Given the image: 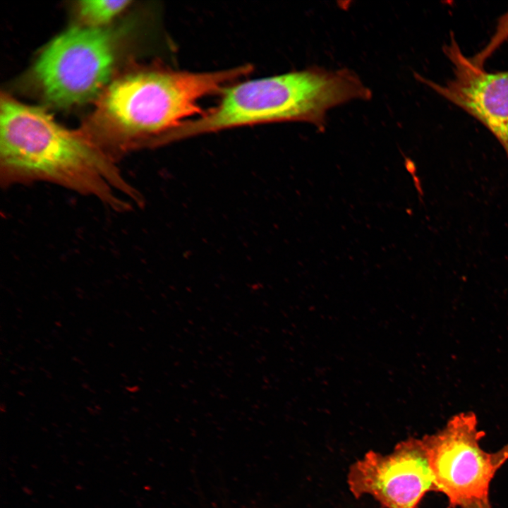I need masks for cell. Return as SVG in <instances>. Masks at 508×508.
<instances>
[{
	"label": "cell",
	"instance_id": "cell-7",
	"mask_svg": "<svg viewBox=\"0 0 508 508\" xmlns=\"http://www.w3.org/2000/svg\"><path fill=\"white\" fill-rule=\"evenodd\" d=\"M453 77L438 84L416 78L481 122L496 138L508 158V71L489 73L461 50L453 34L444 46Z\"/></svg>",
	"mask_w": 508,
	"mask_h": 508
},
{
	"label": "cell",
	"instance_id": "cell-2",
	"mask_svg": "<svg viewBox=\"0 0 508 508\" xmlns=\"http://www.w3.org/2000/svg\"><path fill=\"white\" fill-rule=\"evenodd\" d=\"M252 70L248 64L207 72L134 68L107 85L80 130L117 162L133 150L158 145L167 133L202 113L203 98L220 95Z\"/></svg>",
	"mask_w": 508,
	"mask_h": 508
},
{
	"label": "cell",
	"instance_id": "cell-11",
	"mask_svg": "<svg viewBox=\"0 0 508 508\" xmlns=\"http://www.w3.org/2000/svg\"><path fill=\"white\" fill-rule=\"evenodd\" d=\"M463 508H491L489 502H476L469 504Z\"/></svg>",
	"mask_w": 508,
	"mask_h": 508
},
{
	"label": "cell",
	"instance_id": "cell-3",
	"mask_svg": "<svg viewBox=\"0 0 508 508\" xmlns=\"http://www.w3.org/2000/svg\"><path fill=\"white\" fill-rule=\"evenodd\" d=\"M371 95L359 77L346 68L313 67L232 83L222 91L214 107L167 133L162 143L274 122H307L322 131L330 109Z\"/></svg>",
	"mask_w": 508,
	"mask_h": 508
},
{
	"label": "cell",
	"instance_id": "cell-10",
	"mask_svg": "<svg viewBox=\"0 0 508 508\" xmlns=\"http://www.w3.org/2000/svg\"><path fill=\"white\" fill-rule=\"evenodd\" d=\"M495 454V460L500 468L508 459V444Z\"/></svg>",
	"mask_w": 508,
	"mask_h": 508
},
{
	"label": "cell",
	"instance_id": "cell-9",
	"mask_svg": "<svg viewBox=\"0 0 508 508\" xmlns=\"http://www.w3.org/2000/svg\"><path fill=\"white\" fill-rule=\"evenodd\" d=\"M508 37V12L504 15L499 21L496 32L491 38L487 46L476 54L474 56L471 57L472 61L479 66L483 67L484 62L492 54L493 52Z\"/></svg>",
	"mask_w": 508,
	"mask_h": 508
},
{
	"label": "cell",
	"instance_id": "cell-5",
	"mask_svg": "<svg viewBox=\"0 0 508 508\" xmlns=\"http://www.w3.org/2000/svg\"><path fill=\"white\" fill-rule=\"evenodd\" d=\"M484 435L478 430L475 413L467 412L453 416L442 430L421 439L434 490L447 497L450 507L488 501L490 483L498 467L495 453L480 446Z\"/></svg>",
	"mask_w": 508,
	"mask_h": 508
},
{
	"label": "cell",
	"instance_id": "cell-6",
	"mask_svg": "<svg viewBox=\"0 0 508 508\" xmlns=\"http://www.w3.org/2000/svg\"><path fill=\"white\" fill-rule=\"evenodd\" d=\"M348 483L356 497L373 495L386 508H416L434 480L422 440L399 443L389 454L373 451L350 468Z\"/></svg>",
	"mask_w": 508,
	"mask_h": 508
},
{
	"label": "cell",
	"instance_id": "cell-8",
	"mask_svg": "<svg viewBox=\"0 0 508 508\" xmlns=\"http://www.w3.org/2000/svg\"><path fill=\"white\" fill-rule=\"evenodd\" d=\"M131 1L85 0L78 4L79 17L85 26L106 27L114 17L124 10Z\"/></svg>",
	"mask_w": 508,
	"mask_h": 508
},
{
	"label": "cell",
	"instance_id": "cell-4",
	"mask_svg": "<svg viewBox=\"0 0 508 508\" xmlns=\"http://www.w3.org/2000/svg\"><path fill=\"white\" fill-rule=\"evenodd\" d=\"M120 32L74 27L54 39L35 61L32 75L44 98L69 107L98 97L119 56Z\"/></svg>",
	"mask_w": 508,
	"mask_h": 508
},
{
	"label": "cell",
	"instance_id": "cell-1",
	"mask_svg": "<svg viewBox=\"0 0 508 508\" xmlns=\"http://www.w3.org/2000/svg\"><path fill=\"white\" fill-rule=\"evenodd\" d=\"M0 182L4 188L54 183L117 212L140 203L116 162L80 130H68L45 110L7 94L0 101Z\"/></svg>",
	"mask_w": 508,
	"mask_h": 508
}]
</instances>
